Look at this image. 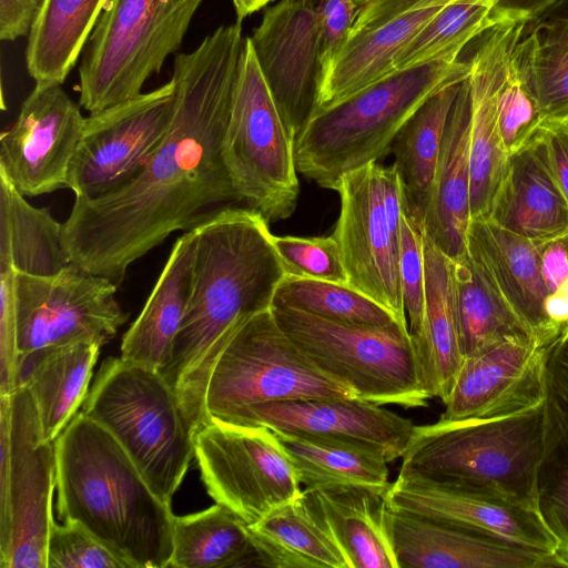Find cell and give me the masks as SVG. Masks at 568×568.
Returning a JSON list of instances; mask_svg holds the SVG:
<instances>
[{"instance_id":"cell-31","label":"cell","mask_w":568,"mask_h":568,"mask_svg":"<svg viewBox=\"0 0 568 568\" xmlns=\"http://www.w3.org/2000/svg\"><path fill=\"white\" fill-rule=\"evenodd\" d=\"M248 526L261 567L348 568L343 551L303 489Z\"/></svg>"},{"instance_id":"cell-27","label":"cell","mask_w":568,"mask_h":568,"mask_svg":"<svg viewBox=\"0 0 568 568\" xmlns=\"http://www.w3.org/2000/svg\"><path fill=\"white\" fill-rule=\"evenodd\" d=\"M487 220L537 241L568 234V202L551 176L535 136L510 156Z\"/></svg>"},{"instance_id":"cell-52","label":"cell","mask_w":568,"mask_h":568,"mask_svg":"<svg viewBox=\"0 0 568 568\" xmlns=\"http://www.w3.org/2000/svg\"><path fill=\"white\" fill-rule=\"evenodd\" d=\"M544 311L552 326L568 332V278L556 290L548 293L544 303Z\"/></svg>"},{"instance_id":"cell-35","label":"cell","mask_w":568,"mask_h":568,"mask_svg":"<svg viewBox=\"0 0 568 568\" xmlns=\"http://www.w3.org/2000/svg\"><path fill=\"white\" fill-rule=\"evenodd\" d=\"M276 436L303 489L362 488L385 495L390 485L388 460L376 450L320 437Z\"/></svg>"},{"instance_id":"cell-2","label":"cell","mask_w":568,"mask_h":568,"mask_svg":"<svg viewBox=\"0 0 568 568\" xmlns=\"http://www.w3.org/2000/svg\"><path fill=\"white\" fill-rule=\"evenodd\" d=\"M192 231L191 296L160 373L194 433L206 423L205 392L217 357L248 320L272 308L286 271L268 222L247 207H222Z\"/></svg>"},{"instance_id":"cell-54","label":"cell","mask_w":568,"mask_h":568,"mask_svg":"<svg viewBox=\"0 0 568 568\" xmlns=\"http://www.w3.org/2000/svg\"><path fill=\"white\" fill-rule=\"evenodd\" d=\"M550 14L560 16L568 18V0H565L556 10H554ZM549 14V16H550ZM548 17V16H547Z\"/></svg>"},{"instance_id":"cell-9","label":"cell","mask_w":568,"mask_h":568,"mask_svg":"<svg viewBox=\"0 0 568 568\" xmlns=\"http://www.w3.org/2000/svg\"><path fill=\"white\" fill-rule=\"evenodd\" d=\"M223 159L247 209L268 223L294 213L300 194L295 139L273 100L250 37L240 60Z\"/></svg>"},{"instance_id":"cell-51","label":"cell","mask_w":568,"mask_h":568,"mask_svg":"<svg viewBox=\"0 0 568 568\" xmlns=\"http://www.w3.org/2000/svg\"><path fill=\"white\" fill-rule=\"evenodd\" d=\"M457 3L480 4L499 13L538 21L549 16L565 0H454Z\"/></svg>"},{"instance_id":"cell-56","label":"cell","mask_w":568,"mask_h":568,"mask_svg":"<svg viewBox=\"0 0 568 568\" xmlns=\"http://www.w3.org/2000/svg\"><path fill=\"white\" fill-rule=\"evenodd\" d=\"M561 122L564 123V125H565V126L567 128V130H568V118H567V119H565V120H564V121H561Z\"/></svg>"},{"instance_id":"cell-50","label":"cell","mask_w":568,"mask_h":568,"mask_svg":"<svg viewBox=\"0 0 568 568\" xmlns=\"http://www.w3.org/2000/svg\"><path fill=\"white\" fill-rule=\"evenodd\" d=\"M540 273L548 293L568 278V234L542 243Z\"/></svg>"},{"instance_id":"cell-8","label":"cell","mask_w":568,"mask_h":568,"mask_svg":"<svg viewBox=\"0 0 568 568\" xmlns=\"http://www.w3.org/2000/svg\"><path fill=\"white\" fill-rule=\"evenodd\" d=\"M203 1L109 0L80 60V106L97 113L141 94Z\"/></svg>"},{"instance_id":"cell-5","label":"cell","mask_w":568,"mask_h":568,"mask_svg":"<svg viewBox=\"0 0 568 568\" xmlns=\"http://www.w3.org/2000/svg\"><path fill=\"white\" fill-rule=\"evenodd\" d=\"M468 75V61L433 62L396 71L317 110L295 140L297 171L335 191L344 175L390 152L400 129L430 95Z\"/></svg>"},{"instance_id":"cell-6","label":"cell","mask_w":568,"mask_h":568,"mask_svg":"<svg viewBox=\"0 0 568 568\" xmlns=\"http://www.w3.org/2000/svg\"><path fill=\"white\" fill-rule=\"evenodd\" d=\"M82 412L111 433L152 489L171 503L194 457V443L178 395L162 374L109 357Z\"/></svg>"},{"instance_id":"cell-34","label":"cell","mask_w":568,"mask_h":568,"mask_svg":"<svg viewBox=\"0 0 568 568\" xmlns=\"http://www.w3.org/2000/svg\"><path fill=\"white\" fill-rule=\"evenodd\" d=\"M453 282L464 357L509 338L534 335L467 247L453 260Z\"/></svg>"},{"instance_id":"cell-20","label":"cell","mask_w":568,"mask_h":568,"mask_svg":"<svg viewBox=\"0 0 568 568\" xmlns=\"http://www.w3.org/2000/svg\"><path fill=\"white\" fill-rule=\"evenodd\" d=\"M531 21L509 17L478 39L469 62L471 125L469 140L470 217L487 220L506 178L507 153L497 119V97L508 59Z\"/></svg>"},{"instance_id":"cell-53","label":"cell","mask_w":568,"mask_h":568,"mask_svg":"<svg viewBox=\"0 0 568 568\" xmlns=\"http://www.w3.org/2000/svg\"><path fill=\"white\" fill-rule=\"evenodd\" d=\"M271 1L273 0H232L236 20L242 22L244 18L261 10Z\"/></svg>"},{"instance_id":"cell-44","label":"cell","mask_w":568,"mask_h":568,"mask_svg":"<svg viewBox=\"0 0 568 568\" xmlns=\"http://www.w3.org/2000/svg\"><path fill=\"white\" fill-rule=\"evenodd\" d=\"M423 222L404 197L400 215L399 277L406 317L413 337L419 335L425 308Z\"/></svg>"},{"instance_id":"cell-47","label":"cell","mask_w":568,"mask_h":568,"mask_svg":"<svg viewBox=\"0 0 568 568\" xmlns=\"http://www.w3.org/2000/svg\"><path fill=\"white\" fill-rule=\"evenodd\" d=\"M320 27L321 70L347 41L358 6L355 0H314Z\"/></svg>"},{"instance_id":"cell-7","label":"cell","mask_w":568,"mask_h":568,"mask_svg":"<svg viewBox=\"0 0 568 568\" xmlns=\"http://www.w3.org/2000/svg\"><path fill=\"white\" fill-rule=\"evenodd\" d=\"M280 327L331 377L357 398L378 405L426 407L415 339L408 326H373L327 320L272 306Z\"/></svg>"},{"instance_id":"cell-13","label":"cell","mask_w":568,"mask_h":568,"mask_svg":"<svg viewBox=\"0 0 568 568\" xmlns=\"http://www.w3.org/2000/svg\"><path fill=\"white\" fill-rule=\"evenodd\" d=\"M111 280L70 263L52 276L16 272L19 363L44 348L90 341L108 343L126 322Z\"/></svg>"},{"instance_id":"cell-15","label":"cell","mask_w":568,"mask_h":568,"mask_svg":"<svg viewBox=\"0 0 568 568\" xmlns=\"http://www.w3.org/2000/svg\"><path fill=\"white\" fill-rule=\"evenodd\" d=\"M377 162L344 175L335 191L339 214L332 234L338 243L348 285L379 303L403 323L407 317L399 277V239L389 224Z\"/></svg>"},{"instance_id":"cell-21","label":"cell","mask_w":568,"mask_h":568,"mask_svg":"<svg viewBox=\"0 0 568 568\" xmlns=\"http://www.w3.org/2000/svg\"><path fill=\"white\" fill-rule=\"evenodd\" d=\"M386 524L398 568H568L560 552L535 550L392 509Z\"/></svg>"},{"instance_id":"cell-43","label":"cell","mask_w":568,"mask_h":568,"mask_svg":"<svg viewBox=\"0 0 568 568\" xmlns=\"http://www.w3.org/2000/svg\"><path fill=\"white\" fill-rule=\"evenodd\" d=\"M274 247L286 274L317 281L348 285L337 241L331 236H276Z\"/></svg>"},{"instance_id":"cell-16","label":"cell","mask_w":568,"mask_h":568,"mask_svg":"<svg viewBox=\"0 0 568 568\" xmlns=\"http://www.w3.org/2000/svg\"><path fill=\"white\" fill-rule=\"evenodd\" d=\"M84 119L61 85L36 84L0 138V170L19 193L38 196L68 187Z\"/></svg>"},{"instance_id":"cell-46","label":"cell","mask_w":568,"mask_h":568,"mask_svg":"<svg viewBox=\"0 0 568 568\" xmlns=\"http://www.w3.org/2000/svg\"><path fill=\"white\" fill-rule=\"evenodd\" d=\"M14 276L12 266L0 265V395H7L21 385Z\"/></svg>"},{"instance_id":"cell-48","label":"cell","mask_w":568,"mask_h":568,"mask_svg":"<svg viewBox=\"0 0 568 568\" xmlns=\"http://www.w3.org/2000/svg\"><path fill=\"white\" fill-rule=\"evenodd\" d=\"M546 165L568 202V130L560 121H545L535 135Z\"/></svg>"},{"instance_id":"cell-24","label":"cell","mask_w":568,"mask_h":568,"mask_svg":"<svg viewBox=\"0 0 568 568\" xmlns=\"http://www.w3.org/2000/svg\"><path fill=\"white\" fill-rule=\"evenodd\" d=\"M544 242L509 232L488 220H471L466 247L478 257L532 334L554 338L568 332L552 326L545 315L548 291L540 273Z\"/></svg>"},{"instance_id":"cell-30","label":"cell","mask_w":568,"mask_h":568,"mask_svg":"<svg viewBox=\"0 0 568 568\" xmlns=\"http://www.w3.org/2000/svg\"><path fill=\"white\" fill-rule=\"evenodd\" d=\"M303 490L343 551L348 568H398L384 495L362 488Z\"/></svg>"},{"instance_id":"cell-12","label":"cell","mask_w":568,"mask_h":568,"mask_svg":"<svg viewBox=\"0 0 568 568\" xmlns=\"http://www.w3.org/2000/svg\"><path fill=\"white\" fill-rule=\"evenodd\" d=\"M193 443L207 494L247 525L302 491L288 455L265 426L210 419L194 430Z\"/></svg>"},{"instance_id":"cell-42","label":"cell","mask_w":568,"mask_h":568,"mask_svg":"<svg viewBox=\"0 0 568 568\" xmlns=\"http://www.w3.org/2000/svg\"><path fill=\"white\" fill-rule=\"evenodd\" d=\"M497 119L509 156L527 145L546 121L529 88L518 43L508 59L498 90Z\"/></svg>"},{"instance_id":"cell-49","label":"cell","mask_w":568,"mask_h":568,"mask_svg":"<svg viewBox=\"0 0 568 568\" xmlns=\"http://www.w3.org/2000/svg\"><path fill=\"white\" fill-rule=\"evenodd\" d=\"M42 4L43 0H0V39L29 36Z\"/></svg>"},{"instance_id":"cell-29","label":"cell","mask_w":568,"mask_h":568,"mask_svg":"<svg viewBox=\"0 0 568 568\" xmlns=\"http://www.w3.org/2000/svg\"><path fill=\"white\" fill-rule=\"evenodd\" d=\"M101 345L77 341L28 356L21 384L32 396L45 440L54 442L89 394V384Z\"/></svg>"},{"instance_id":"cell-3","label":"cell","mask_w":568,"mask_h":568,"mask_svg":"<svg viewBox=\"0 0 568 568\" xmlns=\"http://www.w3.org/2000/svg\"><path fill=\"white\" fill-rule=\"evenodd\" d=\"M57 511L129 568L170 567L174 515L120 443L78 413L54 440Z\"/></svg>"},{"instance_id":"cell-40","label":"cell","mask_w":568,"mask_h":568,"mask_svg":"<svg viewBox=\"0 0 568 568\" xmlns=\"http://www.w3.org/2000/svg\"><path fill=\"white\" fill-rule=\"evenodd\" d=\"M509 17L514 16L480 4L445 6L400 52L395 69L399 71L433 62H455L470 41Z\"/></svg>"},{"instance_id":"cell-38","label":"cell","mask_w":568,"mask_h":568,"mask_svg":"<svg viewBox=\"0 0 568 568\" xmlns=\"http://www.w3.org/2000/svg\"><path fill=\"white\" fill-rule=\"evenodd\" d=\"M460 82L430 95L396 135L392 164L403 184L409 207L420 217L429 199L445 128Z\"/></svg>"},{"instance_id":"cell-55","label":"cell","mask_w":568,"mask_h":568,"mask_svg":"<svg viewBox=\"0 0 568 568\" xmlns=\"http://www.w3.org/2000/svg\"><path fill=\"white\" fill-rule=\"evenodd\" d=\"M368 0H355L356 4L359 7L362 4H364L365 2H367Z\"/></svg>"},{"instance_id":"cell-45","label":"cell","mask_w":568,"mask_h":568,"mask_svg":"<svg viewBox=\"0 0 568 568\" xmlns=\"http://www.w3.org/2000/svg\"><path fill=\"white\" fill-rule=\"evenodd\" d=\"M47 568H129L82 526L52 523L47 542Z\"/></svg>"},{"instance_id":"cell-26","label":"cell","mask_w":568,"mask_h":568,"mask_svg":"<svg viewBox=\"0 0 568 568\" xmlns=\"http://www.w3.org/2000/svg\"><path fill=\"white\" fill-rule=\"evenodd\" d=\"M424 227V225H423ZM425 308L414 337L422 381L430 398H448L464 362L455 306L453 260L423 229Z\"/></svg>"},{"instance_id":"cell-36","label":"cell","mask_w":568,"mask_h":568,"mask_svg":"<svg viewBox=\"0 0 568 568\" xmlns=\"http://www.w3.org/2000/svg\"><path fill=\"white\" fill-rule=\"evenodd\" d=\"M546 387L549 432L539 476V509L568 557V334L550 346Z\"/></svg>"},{"instance_id":"cell-25","label":"cell","mask_w":568,"mask_h":568,"mask_svg":"<svg viewBox=\"0 0 568 568\" xmlns=\"http://www.w3.org/2000/svg\"><path fill=\"white\" fill-rule=\"evenodd\" d=\"M442 8L409 11L378 28L349 36L321 70L315 112L395 73V61L400 52Z\"/></svg>"},{"instance_id":"cell-33","label":"cell","mask_w":568,"mask_h":568,"mask_svg":"<svg viewBox=\"0 0 568 568\" xmlns=\"http://www.w3.org/2000/svg\"><path fill=\"white\" fill-rule=\"evenodd\" d=\"M70 263L63 224L49 210L31 205L0 170V265L52 276Z\"/></svg>"},{"instance_id":"cell-23","label":"cell","mask_w":568,"mask_h":568,"mask_svg":"<svg viewBox=\"0 0 568 568\" xmlns=\"http://www.w3.org/2000/svg\"><path fill=\"white\" fill-rule=\"evenodd\" d=\"M471 100L468 77L450 110L433 185L420 220L433 242L452 260L463 255L470 217L469 140Z\"/></svg>"},{"instance_id":"cell-41","label":"cell","mask_w":568,"mask_h":568,"mask_svg":"<svg viewBox=\"0 0 568 568\" xmlns=\"http://www.w3.org/2000/svg\"><path fill=\"white\" fill-rule=\"evenodd\" d=\"M273 305L287 306L327 320L351 324L406 325L389 310L351 285L288 274L278 285Z\"/></svg>"},{"instance_id":"cell-14","label":"cell","mask_w":568,"mask_h":568,"mask_svg":"<svg viewBox=\"0 0 568 568\" xmlns=\"http://www.w3.org/2000/svg\"><path fill=\"white\" fill-rule=\"evenodd\" d=\"M175 109L174 82L90 113L84 119L68 187L75 199L119 191L144 168L165 136Z\"/></svg>"},{"instance_id":"cell-39","label":"cell","mask_w":568,"mask_h":568,"mask_svg":"<svg viewBox=\"0 0 568 568\" xmlns=\"http://www.w3.org/2000/svg\"><path fill=\"white\" fill-rule=\"evenodd\" d=\"M529 88L546 121L568 118V18L532 21L518 42Z\"/></svg>"},{"instance_id":"cell-37","label":"cell","mask_w":568,"mask_h":568,"mask_svg":"<svg viewBox=\"0 0 568 568\" xmlns=\"http://www.w3.org/2000/svg\"><path fill=\"white\" fill-rule=\"evenodd\" d=\"M170 567H261V561L250 526L215 503L202 511L174 517Z\"/></svg>"},{"instance_id":"cell-17","label":"cell","mask_w":568,"mask_h":568,"mask_svg":"<svg viewBox=\"0 0 568 568\" xmlns=\"http://www.w3.org/2000/svg\"><path fill=\"white\" fill-rule=\"evenodd\" d=\"M384 499L395 510L521 547L565 555L559 539L538 509L493 490L398 474Z\"/></svg>"},{"instance_id":"cell-11","label":"cell","mask_w":568,"mask_h":568,"mask_svg":"<svg viewBox=\"0 0 568 568\" xmlns=\"http://www.w3.org/2000/svg\"><path fill=\"white\" fill-rule=\"evenodd\" d=\"M0 567L47 568L55 450L24 384L0 395Z\"/></svg>"},{"instance_id":"cell-32","label":"cell","mask_w":568,"mask_h":568,"mask_svg":"<svg viewBox=\"0 0 568 568\" xmlns=\"http://www.w3.org/2000/svg\"><path fill=\"white\" fill-rule=\"evenodd\" d=\"M109 0H43L28 36L26 64L37 85H61Z\"/></svg>"},{"instance_id":"cell-1","label":"cell","mask_w":568,"mask_h":568,"mask_svg":"<svg viewBox=\"0 0 568 568\" xmlns=\"http://www.w3.org/2000/svg\"><path fill=\"white\" fill-rule=\"evenodd\" d=\"M244 40L236 20L175 57L170 128L126 185L98 199H75L62 223L72 263L119 287L130 265L172 233L190 231L223 204L240 202L223 142Z\"/></svg>"},{"instance_id":"cell-4","label":"cell","mask_w":568,"mask_h":568,"mask_svg":"<svg viewBox=\"0 0 568 568\" xmlns=\"http://www.w3.org/2000/svg\"><path fill=\"white\" fill-rule=\"evenodd\" d=\"M547 387L462 420L416 425L399 475L493 490L539 509Z\"/></svg>"},{"instance_id":"cell-22","label":"cell","mask_w":568,"mask_h":568,"mask_svg":"<svg viewBox=\"0 0 568 568\" xmlns=\"http://www.w3.org/2000/svg\"><path fill=\"white\" fill-rule=\"evenodd\" d=\"M558 337L509 338L465 357L439 419L477 417L518 395L545 387L548 353Z\"/></svg>"},{"instance_id":"cell-10","label":"cell","mask_w":568,"mask_h":568,"mask_svg":"<svg viewBox=\"0 0 568 568\" xmlns=\"http://www.w3.org/2000/svg\"><path fill=\"white\" fill-rule=\"evenodd\" d=\"M346 397L356 395L310 359L280 327L271 308L248 320L221 352L204 410L206 422L231 423L261 403Z\"/></svg>"},{"instance_id":"cell-28","label":"cell","mask_w":568,"mask_h":568,"mask_svg":"<svg viewBox=\"0 0 568 568\" xmlns=\"http://www.w3.org/2000/svg\"><path fill=\"white\" fill-rule=\"evenodd\" d=\"M194 233L186 231L170 253L141 313L123 335L121 357L161 372L186 312L193 282Z\"/></svg>"},{"instance_id":"cell-19","label":"cell","mask_w":568,"mask_h":568,"mask_svg":"<svg viewBox=\"0 0 568 568\" xmlns=\"http://www.w3.org/2000/svg\"><path fill=\"white\" fill-rule=\"evenodd\" d=\"M230 424L349 443L383 454L388 463L402 458L416 426L412 419L356 397L261 403Z\"/></svg>"},{"instance_id":"cell-18","label":"cell","mask_w":568,"mask_h":568,"mask_svg":"<svg viewBox=\"0 0 568 568\" xmlns=\"http://www.w3.org/2000/svg\"><path fill=\"white\" fill-rule=\"evenodd\" d=\"M257 63L296 140L317 106L320 27L314 0H281L250 37Z\"/></svg>"}]
</instances>
